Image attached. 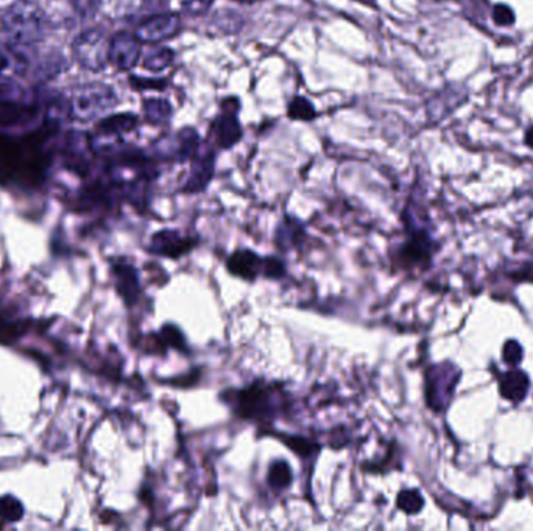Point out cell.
<instances>
[{
  "label": "cell",
  "instance_id": "1",
  "mask_svg": "<svg viewBox=\"0 0 533 531\" xmlns=\"http://www.w3.org/2000/svg\"><path fill=\"white\" fill-rule=\"evenodd\" d=\"M42 136L32 134L22 139L0 134V181L36 186L44 178L47 159L42 151Z\"/></svg>",
  "mask_w": 533,
  "mask_h": 531
},
{
  "label": "cell",
  "instance_id": "2",
  "mask_svg": "<svg viewBox=\"0 0 533 531\" xmlns=\"http://www.w3.org/2000/svg\"><path fill=\"white\" fill-rule=\"evenodd\" d=\"M281 386L278 384L254 382L241 390H228L222 393V399L231 405L234 415L245 421H267V418L277 415Z\"/></svg>",
  "mask_w": 533,
  "mask_h": 531
},
{
  "label": "cell",
  "instance_id": "3",
  "mask_svg": "<svg viewBox=\"0 0 533 531\" xmlns=\"http://www.w3.org/2000/svg\"><path fill=\"white\" fill-rule=\"evenodd\" d=\"M69 119L77 122H91L108 113L119 104V97L111 86L103 83H89L73 89L66 100Z\"/></svg>",
  "mask_w": 533,
  "mask_h": 531
},
{
  "label": "cell",
  "instance_id": "4",
  "mask_svg": "<svg viewBox=\"0 0 533 531\" xmlns=\"http://www.w3.org/2000/svg\"><path fill=\"white\" fill-rule=\"evenodd\" d=\"M2 32L16 46H32L44 36V19L35 5L17 2L3 13Z\"/></svg>",
  "mask_w": 533,
  "mask_h": 531
},
{
  "label": "cell",
  "instance_id": "5",
  "mask_svg": "<svg viewBox=\"0 0 533 531\" xmlns=\"http://www.w3.org/2000/svg\"><path fill=\"white\" fill-rule=\"evenodd\" d=\"M226 270L230 274L247 282H253L259 277L279 279L286 274V265L281 259L274 256L262 257L247 248L237 250L226 259Z\"/></svg>",
  "mask_w": 533,
  "mask_h": 531
},
{
  "label": "cell",
  "instance_id": "6",
  "mask_svg": "<svg viewBox=\"0 0 533 531\" xmlns=\"http://www.w3.org/2000/svg\"><path fill=\"white\" fill-rule=\"evenodd\" d=\"M109 41L100 28L84 30L73 39V58L86 71L102 72L109 63Z\"/></svg>",
  "mask_w": 533,
  "mask_h": 531
},
{
  "label": "cell",
  "instance_id": "7",
  "mask_svg": "<svg viewBox=\"0 0 533 531\" xmlns=\"http://www.w3.org/2000/svg\"><path fill=\"white\" fill-rule=\"evenodd\" d=\"M241 102L237 97H226L220 103V114L212 123V134L216 144L222 150H230L241 142L243 129L239 120Z\"/></svg>",
  "mask_w": 533,
  "mask_h": 531
},
{
  "label": "cell",
  "instance_id": "8",
  "mask_svg": "<svg viewBox=\"0 0 533 531\" xmlns=\"http://www.w3.org/2000/svg\"><path fill=\"white\" fill-rule=\"evenodd\" d=\"M180 32L181 16L178 13H162L151 16L139 24L134 35L142 44H159V42L175 38Z\"/></svg>",
  "mask_w": 533,
  "mask_h": 531
},
{
  "label": "cell",
  "instance_id": "9",
  "mask_svg": "<svg viewBox=\"0 0 533 531\" xmlns=\"http://www.w3.org/2000/svg\"><path fill=\"white\" fill-rule=\"evenodd\" d=\"M140 57H142V42L136 38V35L119 32L109 41V63L118 71H131L139 63Z\"/></svg>",
  "mask_w": 533,
  "mask_h": 531
},
{
  "label": "cell",
  "instance_id": "10",
  "mask_svg": "<svg viewBox=\"0 0 533 531\" xmlns=\"http://www.w3.org/2000/svg\"><path fill=\"white\" fill-rule=\"evenodd\" d=\"M158 150L161 156L174 160H189L201 145L198 131L192 127H186L176 131L174 136L164 138L158 142Z\"/></svg>",
  "mask_w": 533,
  "mask_h": 531
},
{
  "label": "cell",
  "instance_id": "11",
  "mask_svg": "<svg viewBox=\"0 0 533 531\" xmlns=\"http://www.w3.org/2000/svg\"><path fill=\"white\" fill-rule=\"evenodd\" d=\"M150 251L153 254L169 259H178L191 252L197 246V240L192 237H181L178 231L162 230L151 237Z\"/></svg>",
  "mask_w": 533,
  "mask_h": 531
},
{
  "label": "cell",
  "instance_id": "12",
  "mask_svg": "<svg viewBox=\"0 0 533 531\" xmlns=\"http://www.w3.org/2000/svg\"><path fill=\"white\" fill-rule=\"evenodd\" d=\"M192 160V169H191V176L185 186V192L189 194H197L205 190L207 187V184L211 183L212 176H214V170H216V153L211 148H200L197 153L194 154Z\"/></svg>",
  "mask_w": 533,
  "mask_h": 531
},
{
  "label": "cell",
  "instance_id": "13",
  "mask_svg": "<svg viewBox=\"0 0 533 531\" xmlns=\"http://www.w3.org/2000/svg\"><path fill=\"white\" fill-rule=\"evenodd\" d=\"M432 240L427 237L426 232L415 231L400 251L401 261L407 265H422V267H426L432 257Z\"/></svg>",
  "mask_w": 533,
  "mask_h": 531
},
{
  "label": "cell",
  "instance_id": "14",
  "mask_svg": "<svg viewBox=\"0 0 533 531\" xmlns=\"http://www.w3.org/2000/svg\"><path fill=\"white\" fill-rule=\"evenodd\" d=\"M113 273L115 277V286H118L119 295L124 298L128 306H133L139 298L140 283L136 268L133 265L124 262L115 263L113 267Z\"/></svg>",
  "mask_w": 533,
  "mask_h": 531
},
{
  "label": "cell",
  "instance_id": "15",
  "mask_svg": "<svg viewBox=\"0 0 533 531\" xmlns=\"http://www.w3.org/2000/svg\"><path fill=\"white\" fill-rule=\"evenodd\" d=\"M530 380L529 375L521 369H510L499 378V393L501 396L510 400L513 404H519L525 399V394L529 391Z\"/></svg>",
  "mask_w": 533,
  "mask_h": 531
},
{
  "label": "cell",
  "instance_id": "16",
  "mask_svg": "<svg viewBox=\"0 0 533 531\" xmlns=\"http://www.w3.org/2000/svg\"><path fill=\"white\" fill-rule=\"evenodd\" d=\"M139 125V117L133 113L113 114L97 123V134L109 136V138L122 139V136L134 131Z\"/></svg>",
  "mask_w": 533,
  "mask_h": 531
},
{
  "label": "cell",
  "instance_id": "17",
  "mask_svg": "<svg viewBox=\"0 0 533 531\" xmlns=\"http://www.w3.org/2000/svg\"><path fill=\"white\" fill-rule=\"evenodd\" d=\"M142 109L145 120L155 127L167 125L174 115V106L164 98H145L142 102Z\"/></svg>",
  "mask_w": 533,
  "mask_h": 531
},
{
  "label": "cell",
  "instance_id": "18",
  "mask_svg": "<svg viewBox=\"0 0 533 531\" xmlns=\"http://www.w3.org/2000/svg\"><path fill=\"white\" fill-rule=\"evenodd\" d=\"M211 27L218 35H236L243 27V17L234 10H220L212 17Z\"/></svg>",
  "mask_w": 533,
  "mask_h": 531
},
{
  "label": "cell",
  "instance_id": "19",
  "mask_svg": "<svg viewBox=\"0 0 533 531\" xmlns=\"http://www.w3.org/2000/svg\"><path fill=\"white\" fill-rule=\"evenodd\" d=\"M293 481V472L290 466L287 465L284 460H274L270 466H268L267 474V483L274 491H284L292 485Z\"/></svg>",
  "mask_w": 533,
  "mask_h": 531
},
{
  "label": "cell",
  "instance_id": "20",
  "mask_svg": "<svg viewBox=\"0 0 533 531\" xmlns=\"http://www.w3.org/2000/svg\"><path fill=\"white\" fill-rule=\"evenodd\" d=\"M175 61V53L169 47H155L145 55L142 66L144 69L159 73L167 69Z\"/></svg>",
  "mask_w": 533,
  "mask_h": 531
},
{
  "label": "cell",
  "instance_id": "21",
  "mask_svg": "<svg viewBox=\"0 0 533 531\" xmlns=\"http://www.w3.org/2000/svg\"><path fill=\"white\" fill-rule=\"evenodd\" d=\"M287 115H289V119L297 122H312L317 119L318 113L314 103L309 98L295 95L289 102V106H287Z\"/></svg>",
  "mask_w": 533,
  "mask_h": 531
},
{
  "label": "cell",
  "instance_id": "22",
  "mask_svg": "<svg viewBox=\"0 0 533 531\" xmlns=\"http://www.w3.org/2000/svg\"><path fill=\"white\" fill-rule=\"evenodd\" d=\"M153 337L158 339V344L161 346V354H164L165 349L169 351L170 348H174L176 351H187V343L185 335H183V332L174 324L162 326L161 332Z\"/></svg>",
  "mask_w": 533,
  "mask_h": 531
},
{
  "label": "cell",
  "instance_id": "23",
  "mask_svg": "<svg viewBox=\"0 0 533 531\" xmlns=\"http://www.w3.org/2000/svg\"><path fill=\"white\" fill-rule=\"evenodd\" d=\"M396 505L402 512L409 516L418 514L424 506V499L418 490H402L396 497Z\"/></svg>",
  "mask_w": 533,
  "mask_h": 531
},
{
  "label": "cell",
  "instance_id": "24",
  "mask_svg": "<svg viewBox=\"0 0 533 531\" xmlns=\"http://www.w3.org/2000/svg\"><path fill=\"white\" fill-rule=\"evenodd\" d=\"M278 438L284 441V444L290 450H293L297 455H299V458L303 456H309L318 452V446L315 442H310L309 440L301 436H284V435H278Z\"/></svg>",
  "mask_w": 533,
  "mask_h": 531
},
{
  "label": "cell",
  "instance_id": "25",
  "mask_svg": "<svg viewBox=\"0 0 533 531\" xmlns=\"http://www.w3.org/2000/svg\"><path fill=\"white\" fill-rule=\"evenodd\" d=\"M22 516H24L22 505L17 502L15 497L7 496L0 499V517H2L3 521L17 522L21 521Z\"/></svg>",
  "mask_w": 533,
  "mask_h": 531
},
{
  "label": "cell",
  "instance_id": "26",
  "mask_svg": "<svg viewBox=\"0 0 533 531\" xmlns=\"http://www.w3.org/2000/svg\"><path fill=\"white\" fill-rule=\"evenodd\" d=\"M130 84L134 91H165L169 86V80L165 78H145L131 75Z\"/></svg>",
  "mask_w": 533,
  "mask_h": 531
},
{
  "label": "cell",
  "instance_id": "27",
  "mask_svg": "<svg viewBox=\"0 0 533 531\" xmlns=\"http://www.w3.org/2000/svg\"><path fill=\"white\" fill-rule=\"evenodd\" d=\"M214 0H181V13L191 17H201L212 8Z\"/></svg>",
  "mask_w": 533,
  "mask_h": 531
},
{
  "label": "cell",
  "instance_id": "28",
  "mask_svg": "<svg viewBox=\"0 0 533 531\" xmlns=\"http://www.w3.org/2000/svg\"><path fill=\"white\" fill-rule=\"evenodd\" d=\"M523 354L524 349L516 339H508V342L504 344V349H502V355H504V362L508 366H518L521 360H523Z\"/></svg>",
  "mask_w": 533,
  "mask_h": 531
},
{
  "label": "cell",
  "instance_id": "29",
  "mask_svg": "<svg viewBox=\"0 0 533 531\" xmlns=\"http://www.w3.org/2000/svg\"><path fill=\"white\" fill-rule=\"evenodd\" d=\"M493 21L499 27H510L516 21V17H514V11L508 5L501 3L493 8Z\"/></svg>",
  "mask_w": 533,
  "mask_h": 531
},
{
  "label": "cell",
  "instance_id": "30",
  "mask_svg": "<svg viewBox=\"0 0 533 531\" xmlns=\"http://www.w3.org/2000/svg\"><path fill=\"white\" fill-rule=\"evenodd\" d=\"M102 0H72L73 8L83 16H93L100 7Z\"/></svg>",
  "mask_w": 533,
  "mask_h": 531
},
{
  "label": "cell",
  "instance_id": "31",
  "mask_svg": "<svg viewBox=\"0 0 533 531\" xmlns=\"http://www.w3.org/2000/svg\"><path fill=\"white\" fill-rule=\"evenodd\" d=\"M10 66H11L10 58L2 50H0V75H2L3 72H7L10 69Z\"/></svg>",
  "mask_w": 533,
  "mask_h": 531
},
{
  "label": "cell",
  "instance_id": "32",
  "mask_svg": "<svg viewBox=\"0 0 533 531\" xmlns=\"http://www.w3.org/2000/svg\"><path fill=\"white\" fill-rule=\"evenodd\" d=\"M525 145L533 148V125L525 131Z\"/></svg>",
  "mask_w": 533,
  "mask_h": 531
},
{
  "label": "cell",
  "instance_id": "33",
  "mask_svg": "<svg viewBox=\"0 0 533 531\" xmlns=\"http://www.w3.org/2000/svg\"><path fill=\"white\" fill-rule=\"evenodd\" d=\"M354 2H357L360 5H365V7L376 8V0H354Z\"/></svg>",
  "mask_w": 533,
  "mask_h": 531
},
{
  "label": "cell",
  "instance_id": "34",
  "mask_svg": "<svg viewBox=\"0 0 533 531\" xmlns=\"http://www.w3.org/2000/svg\"><path fill=\"white\" fill-rule=\"evenodd\" d=\"M232 2H237V3H242V5H253V3L259 2V0H232Z\"/></svg>",
  "mask_w": 533,
  "mask_h": 531
},
{
  "label": "cell",
  "instance_id": "35",
  "mask_svg": "<svg viewBox=\"0 0 533 531\" xmlns=\"http://www.w3.org/2000/svg\"><path fill=\"white\" fill-rule=\"evenodd\" d=\"M2 26H3V15L0 13V30H2Z\"/></svg>",
  "mask_w": 533,
  "mask_h": 531
},
{
  "label": "cell",
  "instance_id": "36",
  "mask_svg": "<svg viewBox=\"0 0 533 531\" xmlns=\"http://www.w3.org/2000/svg\"><path fill=\"white\" fill-rule=\"evenodd\" d=\"M149 2H158V0H149Z\"/></svg>",
  "mask_w": 533,
  "mask_h": 531
}]
</instances>
